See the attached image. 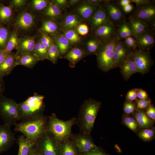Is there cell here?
I'll use <instances>...</instances> for the list:
<instances>
[{
    "label": "cell",
    "instance_id": "cell-18",
    "mask_svg": "<svg viewBox=\"0 0 155 155\" xmlns=\"http://www.w3.org/2000/svg\"><path fill=\"white\" fill-rule=\"evenodd\" d=\"M87 55L82 48L75 46L65 55L59 58L67 60L69 62V67L73 68L75 67L79 62Z\"/></svg>",
    "mask_w": 155,
    "mask_h": 155
},
{
    "label": "cell",
    "instance_id": "cell-34",
    "mask_svg": "<svg viewBox=\"0 0 155 155\" xmlns=\"http://www.w3.org/2000/svg\"><path fill=\"white\" fill-rule=\"evenodd\" d=\"M63 35L73 46H78L83 41L82 38L78 33L76 29L62 31Z\"/></svg>",
    "mask_w": 155,
    "mask_h": 155
},
{
    "label": "cell",
    "instance_id": "cell-52",
    "mask_svg": "<svg viewBox=\"0 0 155 155\" xmlns=\"http://www.w3.org/2000/svg\"><path fill=\"white\" fill-rule=\"evenodd\" d=\"M137 93L138 99L144 100L150 99L146 92L142 89L137 88Z\"/></svg>",
    "mask_w": 155,
    "mask_h": 155
},
{
    "label": "cell",
    "instance_id": "cell-5",
    "mask_svg": "<svg viewBox=\"0 0 155 155\" xmlns=\"http://www.w3.org/2000/svg\"><path fill=\"white\" fill-rule=\"evenodd\" d=\"M121 40L116 36L111 40L103 42L96 52L98 67L103 71L107 72L112 69L114 49Z\"/></svg>",
    "mask_w": 155,
    "mask_h": 155
},
{
    "label": "cell",
    "instance_id": "cell-9",
    "mask_svg": "<svg viewBox=\"0 0 155 155\" xmlns=\"http://www.w3.org/2000/svg\"><path fill=\"white\" fill-rule=\"evenodd\" d=\"M104 8L109 20L117 26L126 20V15L117 1L106 0L101 5Z\"/></svg>",
    "mask_w": 155,
    "mask_h": 155
},
{
    "label": "cell",
    "instance_id": "cell-53",
    "mask_svg": "<svg viewBox=\"0 0 155 155\" xmlns=\"http://www.w3.org/2000/svg\"><path fill=\"white\" fill-rule=\"evenodd\" d=\"M52 1L62 9L66 8L69 5V1L67 0H54Z\"/></svg>",
    "mask_w": 155,
    "mask_h": 155
},
{
    "label": "cell",
    "instance_id": "cell-31",
    "mask_svg": "<svg viewBox=\"0 0 155 155\" xmlns=\"http://www.w3.org/2000/svg\"><path fill=\"white\" fill-rule=\"evenodd\" d=\"M59 155H80L79 150L69 139L61 143Z\"/></svg>",
    "mask_w": 155,
    "mask_h": 155
},
{
    "label": "cell",
    "instance_id": "cell-4",
    "mask_svg": "<svg viewBox=\"0 0 155 155\" xmlns=\"http://www.w3.org/2000/svg\"><path fill=\"white\" fill-rule=\"evenodd\" d=\"M47 131L61 143L69 139L73 126L76 123V118L73 117L67 121L58 118L56 114L48 116Z\"/></svg>",
    "mask_w": 155,
    "mask_h": 155
},
{
    "label": "cell",
    "instance_id": "cell-13",
    "mask_svg": "<svg viewBox=\"0 0 155 155\" xmlns=\"http://www.w3.org/2000/svg\"><path fill=\"white\" fill-rule=\"evenodd\" d=\"M134 49L129 47L121 40L116 45L112 69L119 67L121 64L133 53Z\"/></svg>",
    "mask_w": 155,
    "mask_h": 155
},
{
    "label": "cell",
    "instance_id": "cell-39",
    "mask_svg": "<svg viewBox=\"0 0 155 155\" xmlns=\"http://www.w3.org/2000/svg\"><path fill=\"white\" fill-rule=\"evenodd\" d=\"M122 123L135 133H137L140 129L137 121L132 115L124 114L122 117Z\"/></svg>",
    "mask_w": 155,
    "mask_h": 155
},
{
    "label": "cell",
    "instance_id": "cell-38",
    "mask_svg": "<svg viewBox=\"0 0 155 155\" xmlns=\"http://www.w3.org/2000/svg\"><path fill=\"white\" fill-rule=\"evenodd\" d=\"M36 39L34 54L39 61L47 59L48 49L40 41L39 37Z\"/></svg>",
    "mask_w": 155,
    "mask_h": 155
},
{
    "label": "cell",
    "instance_id": "cell-21",
    "mask_svg": "<svg viewBox=\"0 0 155 155\" xmlns=\"http://www.w3.org/2000/svg\"><path fill=\"white\" fill-rule=\"evenodd\" d=\"M120 71L124 80H128L134 73L138 72L135 65L133 55V53L121 65Z\"/></svg>",
    "mask_w": 155,
    "mask_h": 155
},
{
    "label": "cell",
    "instance_id": "cell-16",
    "mask_svg": "<svg viewBox=\"0 0 155 155\" xmlns=\"http://www.w3.org/2000/svg\"><path fill=\"white\" fill-rule=\"evenodd\" d=\"M37 38L36 35L20 36L19 46L15 53L16 57L24 53L34 54Z\"/></svg>",
    "mask_w": 155,
    "mask_h": 155
},
{
    "label": "cell",
    "instance_id": "cell-28",
    "mask_svg": "<svg viewBox=\"0 0 155 155\" xmlns=\"http://www.w3.org/2000/svg\"><path fill=\"white\" fill-rule=\"evenodd\" d=\"M132 115L137 121L140 129L153 126L154 122L147 116L144 110L136 109Z\"/></svg>",
    "mask_w": 155,
    "mask_h": 155
},
{
    "label": "cell",
    "instance_id": "cell-25",
    "mask_svg": "<svg viewBox=\"0 0 155 155\" xmlns=\"http://www.w3.org/2000/svg\"><path fill=\"white\" fill-rule=\"evenodd\" d=\"M52 38L57 47L59 58L65 55L72 48L73 46L63 34H59Z\"/></svg>",
    "mask_w": 155,
    "mask_h": 155
},
{
    "label": "cell",
    "instance_id": "cell-29",
    "mask_svg": "<svg viewBox=\"0 0 155 155\" xmlns=\"http://www.w3.org/2000/svg\"><path fill=\"white\" fill-rule=\"evenodd\" d=\"M17 65H22L29 68H33L39 61L33 54L24 53L16 57Z\"/></svg>",
    "mask_w": 155,
    "mask_h": 155
},
{
    "label": "cell",
    "instance_id": "cell-1",
    "mask_svg": "<svg viewBox=\"0 0 155 155\" xmlns=\"http://www.w3.org/2000/svg\"><path fill=\"white\" fill-rule=\"evenodd\" d=\"M101 105L100 101L93 98H89L84 100L76 118V124L80 133L90 134Z\"/></svg>",
    "mask_w": 155,
    "mask_h": 155
},
{
    "label": "cell",
    "instance_id": "cell-58",
    "mask_svg": "<svg viewBox=\"0 0 155 155\" xmlns=\"http://www.w3.org/2000/svg\"><path fill=\"white\" fill-rule=\"evenodd\" d=\"M88 1L92 4L98 6H99L103 3L106 0H88Z\"/></svg>",
    "mask_w": 155,
    "mask_h": 155
},
{
    "label": "cell",
    "instance_id": "cell-30",
    "mask_svg": "<svg viewBox=\"0 0 155 155\" xmlns=\"http://www.w3.org/2000/svg\"><path fill=\"white\" fill-rule=\"evenodd\" d=\"M116 35L120 40L124 39L129 36H133L131 24L127 20L121 22L117 26Z\"/></svg>",
    "mask_w": 155,
    "mask_h": 155
},
{
    "label": "cell",
    "instance_id": "cell-10",
    "mask_svg": "<svg viewBox=\"0 0 155 155\" xmlns=\"http://www.w3.org/2000/svg\"><path fill=\"white\" fill-rule=\"evenodd\" d=\"M129 17L139 19L149 25L155 22V0L136 7Z\"/></svg>",
    "mask_w": 155,
    "mask_h": 155
},
{
    "label": "cell",
    "instance_id": "cell-55",
    "mask_svg": "<svg viewBox=\"0 0 155 155\" xmlns=\"http://www.w3.org/2000/svg\"><path fill=\"white\" fill-rule=\"evenodd\" d=\"M131 3H133L136 4V5H143L152 2L154 0H130Z\"/></svg>",
    "mask_w": 155,
    "mask_h": 155
},
{
    "label": "cell",
    "instance_id": "cell-48",
    "mask_svg": "<svg viewBox=\"0 0 155 155\" xmlns=\"http://www.w3.org/2000/svg\"><path fill=\"white\" fill-rule=\"evenodd\" d=\"M80 155H110L106 152L101 148L97 146L95 149L84 154H80Z\"/></svg>",
    "mask_w": 155,
    "mask_h": 155
},
{
    "label": "cell",
    "instance_id": "cell-26",
    "mask_svg": "<svg viewBox=\"0 0 155 155\" xmlns=\"http://www.w3.org/2000/svg\"><path fill=\"white\" fill-rule=\"evenodd\" d=\"M17 65L15 53L12 52L0 64V75L3 77L9 75Z\"/></svg>",
    "mask_w": 155,
    "mask_h": 155
},
{
    "label": "cell",
    "instance_id": "cell-22",
    "mask_svg": "<svg viewBox=\"0 0 155 155\" xmlns=\"http://www.w3.org/2000/svg\"><path fill=\"white\" fill-rule=\"evenodd\" d=\"M40 30L48 34L51 38L61 34L60 26L57 21L47 18L42 19Z\"/></svg>",
    "mask_w": 155,
    "mask_h": 155
},
{
    "label": "cell",
    "instance_id": "cell-2",
    "mask_svg": "<svg viewBox=\"0 0 155 155\" xmlns=\"http://www.w3.org/2000/svg\"><path fill=\"white\" fill-rule=\"evenodd\" d=\"M48 120V116L43 115L22 121L15 125L14 131L21 132L35 144L39 138L47 131Z\"/></svg>",
    "mask_w": 155,
    "mask_h": 155
},
{
    "label": "cell",
    "instance_id": "cell-6",
    "mask_svg": "<svg viewBox=\"0 0 155 155\" xmlns=\"http://www.w3.org/2000/svg\"><path fill=\"white\" fill-rule=\"evenodd\" d=\"M37 21L35 13L29 9H24L14 18L12 23L13 30L19 36L29 35V33L35 28Z\"/></svg>",
    "mask_w": 155,
    "mask_h": 155
},
{
    "label": "cell",
    "instance_id": "cell-8",
    "mask_svg": "<svg viewBox=\"0 0 155 155\" xmlns=\"http://www.w3.org/2000/svg\"><path fill=\"white\" fill-rule=\"evenodd\" d=\"M61 143L47 131L37 140L35 148L41 155H59Z\"/></svg>",
    "mask_w": 155,
    "mask_h": 155
},
{
    "label": "cell",
    "instance_id": "cell-37",
    "mask_svg": "<svg viewBox=\"0 0 155 155\" xmlns=\"http://www.w3.org/2000/svg\"><path fill=\"white\" fill-rule=\"evenodd\" d=\"M13 16V11L10 5L0 4V21L3 24L9 22Z\"/></svg>",
    "mask_w": 155,
    "mask_h": 155
},
{
    "label": "cell",
    "instance_id": "cell-24",
    "mask_svg": "<svg viewBox=\"0 0 155 155\" xmlns=\"http://www.w3.org/2000/svg\"><path fill=\"white\" fill-rule=\"evenodd\" d=\"M17 142L19 146L17 155H30L35 148V143L23 135L18 136Z\"/></svg>",
    "mask_w": 155,
    "mask_h": 155
},
{
    "label": "cell",
    "instance_id": "cell-50",
    "mask_svg": "<svg viewBox=\"0 0 155 155\" xmlns=\"http://www.w3.org/2000/svg\"><path fill=\"white\" fill-rule=\"evenodd\" d=\"M145 110L147 116L154 122L155 121V108L154 105L151 104Z\"/></svg>",
    "mask_w": 155,
    "mask_h": 155
},
{
    "label": "cell",
    "instance_id": "cell-56",
    "mask_svg": "<svg viewBox=\"0 0 155 155\" xmlns=\"http://www.w3.org/2000/svg\"><path fill=\"white\" fill-rule=\"evenodd\" d=\"M124 12L126 14L129 13L133 11V7L131 3L122 7Z\"/></svg>",
    "mask_w": 155,
    "mask_h": 155
},
{
    "label": "cell",
    "instance_id": "cell-23",
    "mask_svg": "<svg viewBox=\"0 0 155 155\" xmlns=\"http://www.w3.org/2000/svg\"><path fill=\"white\" fill-rule=\"evenodd\" d=\"M82 21L76 13L68 14L65 16L60 24V26L61 29L63 31L76 29L81 23Z\"/></svg>",
    "mask_w": 155,
    "mask_h": 155
},
{
    "label": "cell",
    "instance_id": "cell-42",
    "mask_svg": "<svg viewBox=\"0 0 155 155\" xmlns=\"http://www.w3.org/2000/svg\"><path fill=\"white\" fill-rule=\"evenodd\" d=\"M59 58V55L58 50L53 40L52 44L48 49L47 59L53 63L56 64L57 63Z\"/></svg>",
    "mask_w": 155,
    "mask_h": 155
},
{
    "label": "cell",
    "instance_id": "cell-59",
    "mask_svg": "<svg viewBox=\"0 0 155 155\" xmlns=\"http://www.w3.org/2000/svg\"><path fill=\"white\" fill-rule=\"evenodd\" d=\"M117 1L119 4L122 7L131 3L130 0H120Z\"/></svg>",
    "mask_w": 155,
    "mask_h": 155
},
{
    "label": "cell",
    "instance_id": "cell-12",
    "mask_svg": "<svg viewBox=\"0 0 155 155\" xmlns=\"http://www.w3.org/2000/svg\"><path fill=\"white\" fill-rule=\"evenodd\" d=\"M133 55L138 72L144 74L148 72L153 63L150 51L136 48L134 50Z\"/></svg>",
    "mask_w": 155,
    "mask_h": 155
},
{
    "label": "cell",
    "instance_id": "cell-61",
    "mask_svg": "<svg viewBox=\"0 0 155 155\" xmlns=\"http://www.w3.org/2000/svg\"><path fill=\"white\" fill-rule=\"evenodd\" d=\"M30 155H41L36 150L35 146V148L32 152L31 153Z\"/></svg>",
    "mask_w": 155,
    "mask_h": 155
},
{
    "label": "cell",
    "instance_id": "cell-33",
    "mask_svg": "<svg viewBox=\"0 0 155 155\" xmlns=\"http://www.w3.org/2000/svg\"><path fill=\"white\" fill-rule=\"evenodd\" d=\"M101 43L92 34L88 38L82 48L88 55H95Z\"/></svg>",
    "mask_w": 155,
    "mask_h": 155
},
{
    "label": "cell",
    "instance_id": "cell-20",
    "mask_svg": "<svg viewBox=\"0 0 155 155\" xmlns=\"http://www.w3.org/2000/svg\"><path fill=\"white\" fill-rule=\"evenodd\" d=\"M99 6L85 1L80 4L76 8L75 13L77 14L82 20H89L95 11Z\"/></svg>",
    "mask_w": 155,
    "mask_h": 155
},
{
    "label": "cell",
    "instance_id": "cell-41",
    "mask_svg": "<svg viewBox=\"0 0 155 155\" xmlns=\"http://www.w3.org/2000/svg\"><path fill=\"white\" fill-rule=\"evenodd\" d=\"M11 33L7 28L0 24V49H5Z\"/></svg>",
    "mask_w": 155,
    "mask_h": 155
},
{
    "label": "cell",
    "instance_id": "cell-14",
    "mask_svg": "<svg viewBox=\"0 0 155 155\" xmlns=\"http://www.w3.org/2000/svg\"><path fill=\"white\" fill-rule=\"evenodd\" d=\"M117 26L109 20L93 31L92 34L102 42L111 40L116 36Z\"/></svg>",
    "mask_w": 155,
    "mask_h": 155
},
{
    "label": "cell",
    "instance_id": "cell-49",
    "mask_svg": "<svg viewBox=\"0 0 155 155\" xmlns=\"http://www.w3.org/2000/svg\"><path fill=\"white\" fill-rule=\"evenodd\" d=\"M137 88H133L127 93L126 96V100L128 101H134L137 98Z\"/></svg>",
    "mask_w": 155,
    "mask_h": 155
},
{
    "label": "cell",
    "instance_id": "cell-7",
    "mask_svg": "<svg viewBox=\"0 0 155 155\" xmlns=\"http://www.w3.org/2000/svg\"><path fill=\"white\" fill-rule=\"evenodd\" d=\"M0 117L4 124L10 127L19 121L18 103L2 94L0 95Z\"/></svg>",
    "mask_w": 155,
    "mask_h": 155
},
{
    "label": "cell",
    "instance_id": "cell-51",
    "mask_svg": "<svg viewBox=\"0 0 155 155\" xmlns=\"http://www.w3.org/2000/svg\"><path fill=\"white\" fill-rule=\"evenodd\" d=\"M78 33L81 36H86L89 32V28L88 26L85 24H80L76 28Z\"/></svg>",
    "mask_w": 155,
    "mask_h": 155
},
{
    "label": "cell",
    "instance_id": "cell-47",
    "mask_svg": "<svg viewBox=\"0 0 155 155\" xmlns=\"http://www.w3.org/2000/svg\"><path fill=\"white\" fill-rule=\"evenodd\" d=\"M124 42L129 48L134 49L137 48L136 38L133 36L128 37L125 38Z\"/></svg>",
    "mask_w": 155,
    "mask_h": 155
},
{
    "label": "cell",
    "instance_id": "cell-43",
    "mask_svg": "<svg viewBox=\"0 0 155 155\" xmlns=\"http://www.w3.org/2000/svg\"><path fill=\"white\" fill-rule=\"evenodd\" d=\"M28 1L27 0H12L9 5L13 11H21L24 9Z\"/></svg>",
    "mask_w": 155,
    "mask_h": 155
},
{
    "label": "cell",
    "instance_id": "cell-62",
    "mask_svg": "<svg viewBox=\"0 0 155 155\" xmlns=\"http://www.w3.org/2000/svg\"></svg>",
    "mask_w": 155,
    "mask_h": 155
},
{
    "label": "cell",
    "instance_id": "cell-15",
    "mask_svg": "<svg viewBox=\"0 0 155 155\" xmlns=\"http://www.w3.org/2000/svg\"><path fill=\"white\" fill-rule=\"evenodd\" d=\"M10 127L4 124L0 125V154L8 150L16 140Z\"/></svg>",
    "mask_w": 155,
    "mask_h": 155
},
{
    "label": "cell",
    "instance_id": "cell-27",
    "mask_svg": "<svg viewBox=\"0 0 155 155\" xmlns=\"http://www.w3.org/2000/svg\"><path fill=\"white\" fill-rule=\"evenodd\" d=\"M42 13L45 18L57 21L61 18L62 15V9L52 1Z\"/></svg>",
    "mask_w": 155,
    "mask_h": 155
},
{
    "label": "cell",
    "instance_id": "cell-3",
    "mask_svg": "<svg viewBox=\"0 0 155 155\" xmlns=\"http://www.w3.org/2000/svg\"><path fill=\"white\" fill-rule=\"evenodd\" d=\"M43 95L35 93L24 101L18 103L19 121L35 118L43 115L46 104Z\"/></svg>",
    "mask_w": 155,
    "mask_h": 155
},
{
    "label": "cell",
    "instance_id": "cell-54",
    "mask_svg": "<svg viewBox=\"0 0 155 155\" xmlns=\"http://www.w3.org/2000/svg\"><path fill=\"white\" fill-rule=\"evenodd\" d=\"M12 53V52H8L5 49H0V64Z\"/></svg>",
    "mask_w": 155,
    "mask_h": 155
},
{
    "label": "cell",
    "instance_id": "cell-44",
    "mask_svg": "<svg viewBox=\"0 0 155 155\" xmlns=\"http://www.w3.org/2000/svg\"><path fill=\"white\" fill-rule=\"evenodd\" d=\"M40 36H39L41 42L48 49L52 44L53 40L48 34L39 30Z\"/></svg>",
    "mask_w": 155,
    "mask_h": 155
},
{
    "label": "cell",
    "instance_id": "cell-60",
    "mask_svg": "<svg viewBox=\"0 0 155 155\" xmlns=\"http://www.w3.org/2000/svg\"><path fill=\"white\" fill-rule=\"evenodd\" d=\"M81 1L79 0H69V5H76L80 2Z\"/></svg>",
    "mask_w": 155,
    "mask_h": 155
},
{
    "label": "cell",
    "instance_id": "cell-35",
    "mask_svg": "<svg viewBox=\"0 0 155 155\" xmlns=\"http://www.w3.org/2000/svg\"><path fill=\"white\" fill-rule=\"evenodd\" d=\"M51 1L32 0L28 3V9L34 13L42 12L49 5Z\"/></svg>",
    "mask_w": 155,
    "mask_h": 155
},
{
    "label": "cell",
    "instance_id": "cell-32",
    "mask_svg": "<svg viewBox=\"0 0 155 155\" xmlns=\"http://www.w3.org/2000/svg\"><path fill=\"white\" fill-rule=\"evenodd\" d=\"M131 26L133 36L136 38L148 28V25L139 19L129 17L127 19Z\"/></svg>",
    "mask_w": 155,
    "mask_h": 155
},
{
    "label": "cell",
    "instance_id": "cell-45",
    "mask_svg": "<svg viewBox=\"0 0 155 155\" xmlns=\"http://www.w3.org/2000/svg\"><path fill=\"white\" fill-rule=\"evenodd\" d=\"M136 109V107L135 101H125L123 107V111L124 114L132 115L134 113Z\"/></svg>",
    "mask_w": 155,
    "mask_h": 155
},
{
    "label": "cell",
    "instance_id": "cell-19",
    "mask_svg": "<svg viewBox=\"0 0 155 155\" xmlns=\"http://www.w3.org/2000/svg\"><path fill=\"white\" fill-rule=\"evenodd\" d=\"M109 20L104 8L100 5L89 21L90 27L93 31Z\"/></svg>",
    "mask_w": 155,
    "mask_h": 155
},
{
    "label": "cell",
    "instance_id": "cell-46",
    "mask_svg": "<svg viewBox=\"0 0 155 155\" xmlns=\"http://www.w3.org/2000/svg\"><path fill=\"white\" fill-rule=\"evenodd\" d=\"M135 104L136 109L145 110L151 104V101L150 99L147 100L137 99L134 101Z\"/></svg>",
    "mask_w": 155,
    "mask_h": 155
},
{
    "label": "cell",
    "instance_id": "cell-36",
    "mask_svg": "<svg viewBox=\"0 0 155 155\" xmlns=\"http://www.w3.org/2000/svg\"><path fill=\"white\" fill-rule=\"evenodd\" d=\"M137 135L144 142H150L155 138V127L140 129L137 132Z\"/></svg>",
    "mask_w": 155,
    "mask_h": 155
},
{
    "label": "cell",
    "instance_id": "cell-57",
    "mask_svg": "<svg viewBox=\"0 0 155 155\" xmlns=\"http://www.w3.org/2000/svg\"><path fill=\"white\" fill-rule=\"evenodd\" d=\"M5 90V83L3 77L0 75V95L2 94Z\"/></svg>",
    "mask_w": 155,
    "mask_h": 155
},
{
    "label": "cell",
    "instance_id": "cell-17",
    "mask_svg": "<svg viewBox=\"0 0 155 155\" xmlns=\"http://www.w3.org/2000/svg\"><path fill=\"white\" fill-rule=\"evenodd\" d=\"M155 33L147 28L136 38V46L140 50L149 51L154 46Z\"/></svg>",
    "mask_w": 155,
    "mask_h": 155
},
{
    "label": "cell",
    "instance_id": "cell-11",
    "mask_svg": "<svg viewBox=\"0 0 155 155\" xmlns=\"http://www.w3.org/2000/svg\"><path fill=\"white\" fill-rule=\"evenodd\" d=\"M69 139L75 144L80 154L88 152L97 147L94 143L90 134L82 133L71 135Z\"/></svg>",
    "mask_w": 155,
    "mask_h": 155
},
{
    "label": "cell",
    "instance_id": "cell-40",
    "mask_svg": "<svg viewBox=\"0 0 155 155\" xmlns=\"http://www.w3.org/2000/svg\"><path fill=\"white\" fill-rule=\"evenodd\" d=\"M20 41V37L17 33L13 30L11 32V34L5 50L9 52H12V50L18 49Z\"/></svg>",
    "mask_w": 155,
    "mask_h": 155
}]
</instances>
